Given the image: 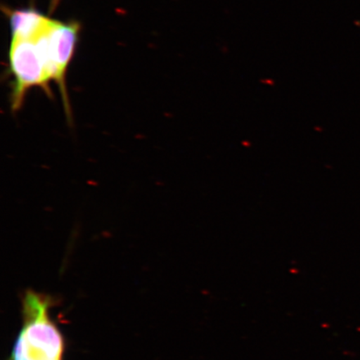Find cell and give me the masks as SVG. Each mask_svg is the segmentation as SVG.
Masks as SVG:
<instances>
[{"mask_svg": "<svg viewBox=\"0 0 360 360\" xmlns=\"http://www.w3.org/2000/svg\"><path fill=\"white\" fill-rule=\"evenodd\" d=\"M11 41L8 61L13 75L11 105L13 112L21 109L27 92L41 88L51 96L49 83L55 81V70L46 30L39 24V12L34 8L8 10Z\"/></svg>", "mask_w": 360, "mask_h": 360, "instance_id": "obj_1", "label": "cell"}, {"mask_svg": "<svg viewBox=\"0 0 360 360\" xmlns=\"http://www.w3.org/2000/svg\"><path fill=\"white\" fill-rule=\"evenodd\" d=\"M27 323L18 340L15 360H61L63 340L60 332L49 321L47 305L39 297L28 295Z\"/></svg>", "mask_w": 360, "mask_h": 360, "instance_id": "obj_2", "label": "cell"}]
</instances>
